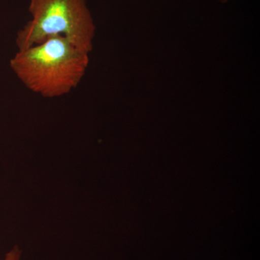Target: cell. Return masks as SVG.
I'll use <instances>...</instances> for the list:
<instances>
[{"label":"cell","instance_id":"277c9868","mask_svg":"<svg viewBox=\"0 0 260 260\" xmlns=\"http://www.w3.org/2000/svg\"><path fill=\"white\" fill-rule=\"evenodd\" d=\"M218 1H220V3H227L228 0H218Z\"/></svg>","mask_w":260,"mask_h":260},{"label":"cell","instance_id":"7a4b0ae2","mask_svg":"<svg viewBox=\"0 0 260 260\" xmlns=\"http://www.w3.org/2000/svg\"><path fill=\"white\" fill-rule=\"evenodd\" d=\"M32 20L18 32L16 45L23 50L53 36L61 35L90 53L95 26L86 0H30Z\"/></svg>","mask_w":260,"mask_h":260},{"label":"cell","instance_id":"3957f363","mask_svg":"<svg viewBox=\"0 0 260 260\" xmlns=\"http://www.w3.org/2000/svg\"><path fill=\"white\" fill-rule=\"evenodd\" d=\"M22 251L18 245H15L13 249L5 254V259L3 260H20Z\"/></svg>","mask_w":260,"mask_h":260},{"label":"cell","instance_id":"6da1fadb","mask_svg":"<svg viewBox=\"0 0 260 260\" xmlns=\"http://www.w3.org/2000/svg\"><path fill=\"white\" fill-rule=\"evenodd\" d=\"M89 64V53L61 35L18 50L10 68L26 88L44 98H57L76 88Z\"/></svg>","mask_w":260,"mask_h":260}]
</instances>
